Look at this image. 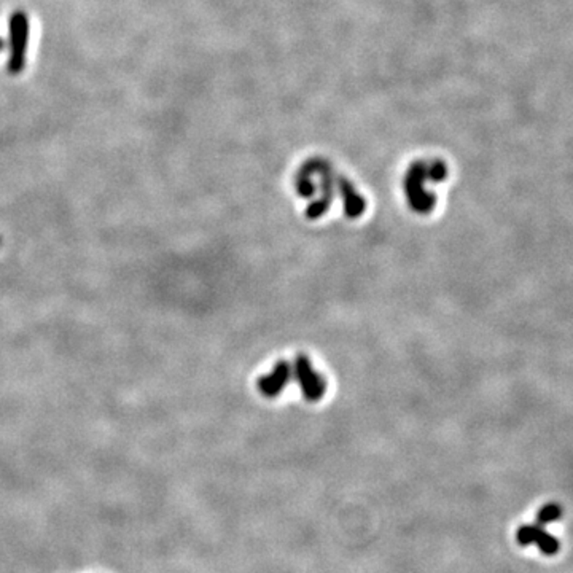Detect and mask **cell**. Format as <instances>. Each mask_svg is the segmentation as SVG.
Returning <instances> with one entry per match:
<instances>
[{
  "label": "cell",
  "instance_id": "6da1fadb",
  "mask_svg": "<svg viewBox=\"0 0 573 573\" xmlns=\"http://www.w3.org/2000/svg\"><path fill=\"white\" fill-rule=\"evenodd\" d=\"M29 16L24 10H15L9 19V62L11 75H19L26 67L29 47Z\"/></svg>",
  "mask_w": 573,
  "mask_h": 573
},
{
  "label": "cell",
  "instance_id": "30bf717a",
  "mask_svg": "<svg viewBox=\"0 0 573 573\" xmlns=\"http://www.w3.org/2000/svg\"><path fill=\"white\" fill-rule=\"evenodd\" d=\"M5 48H6V42H5V38L0 37V53H2Z\"/></svg>",
  "mask_w": 573,
  "mask_h": 573
},
{
  "label": "cell",
  "instance_id": "7a4b0ae2",
  "mask_svg": "<svg viewBox=\"0 0 573 573\" xmlns=\"http://www.w3.org/2000/svg\"><path fill=\"white\" fill-rule=\"evenodd\" d=\"M429 163H414L405 175V193L414 212L427 215L437 206V197L425 190V182L429 180ZM430 182V180H429Z\"/></svg>",
  "mask_w": 573,
  "mask_h": 573
},
{
  "label": "cell",
  "instance_id": "52a82bcc",
  "mask_svg": "<svg viewBox=\"0 0 573 573\" xmlns=\"http://www.w3.org/2000/svg\"><path fill=\"white\" fill-rule=\"evenodd\" d=\"M535 545L538 546V550L546 556H555L559 551V540L556 537H552L550 532H546L545 529L540 530L538 537L535 540Z\"/></svg>",
  "mask_w": 573,
  "mask_h": 573
},
{
  "label": "cell",
  "instance_id": "9c48e42d",
  "mask_svg": "<svg viewBox=\"0 0 573 573\" xmlns=\"http://www.w3.org/2000/svg\"><path fill=\"white\" fill-rule=\"evenodd\" d=\"M543 529V525L540 524H527V525H521L518 529L516 533V540L518 543L521 546H529V545H535V540L538 537L540 530Z\"/></svg>",
  "mask_w": 573,
  "mask_h": 573
},
{
  "label": "cell",
  "instance_id": "277c9868",
  "mask_svg": "<svg viewBox=\"0 0 573 573\" xmlns=\"http://www.w3.org/2000/svg\"><path fill=\"white\" fill-rule=\"evenodd\" d=\"M307 168L311 169L312 174H319L322 183H320V197L314 201L311 206L306 209V217L309 220H317L324 217L328 209L332 207V202L334 200V180H333V170L327 163L320 160H314L306 163Z\"/></svg>",
  "mask_w": 573,
  "mask_h": 573
},
{
  "label": "cell",
  "instance_id": "3957f363",
  "mask_svg": "<svg viewBox=\"0 0 573 573\" xmlns=\"http://www.w3.org/2000/svg\"><path fill=\"white\" fill-rule=\"evenodd\" d=\"M293 378L298 382V386L301 388V393L305 400L315 403V401H320L324 398L325 391H327V382L322 374L314 370V366L309 360L307 355L298 354L293 360L292 365Z\"/></svg>",
  "mask_w": 573,
  "mask_h": 573
},
{
  "label": "cell",
  "instance_id": "5b68a950",
  "mask_svg": "<svg viewBox=\"0 0 573 573\" xmlns=\"http://www.w3.org/2000/svg\"><path fill=\"white\" fill-rule=\"evenodd\" d=\"M292 379H293L292 365H290L287 360H279L278 364L274 365L271 373L265 374V376H261L258 379V391L261 392L263 397L275 398L282 391H284Z\"/></svg>",
  "mask_w": 573,
  "mask_h": 573
},
{
  "label": "cell",
  "instance_id": "8992f818",
  "mask_svg": "<svg viewBox=\"0 0 573 573\" xmlns=\"http://www.w3.org/2000/svg\"><path fill=\"white\" fill-rule=\"evenodd\" d=\"M336 183H338V190L342 197V207H344V214L349 219H359V217L364 215L366 209V202L357 190L354 188V185L349 182L346 177H336Z\"/></svg>",
  "mask_w": 573,
  "mask_h": 573
},
{
  "label": "cell",
  "instance_id": "ba28073f",
  "mask_svg": "<svg viewBox=\"0 0 573 573\" xmlns=\"http://www.w3.org/2000/svg\"><path fill=\"white\" fill-rule=\"evenodd\" d=\"M561 518H562V506H559L556 503H548L542 506V510L537 513V524L548 525Z\"/></svg>",
  "mask_w": 573,
  "mask_h": 573
},
{
  "label": "cell",
  "instance_id": "8fae6325",
  "mask_svg": "<svg viewBox=\"0 0 573 573\" xmlns=\"http://www.w3.org/2000/svg\"><path fill=\"white\" fill-rule=\"evenodd\" d=\"M0 244H2V238H0Z\"/></svg>",
  "mask_w": 573,
  "mask_h": 573
}]
</instances>
